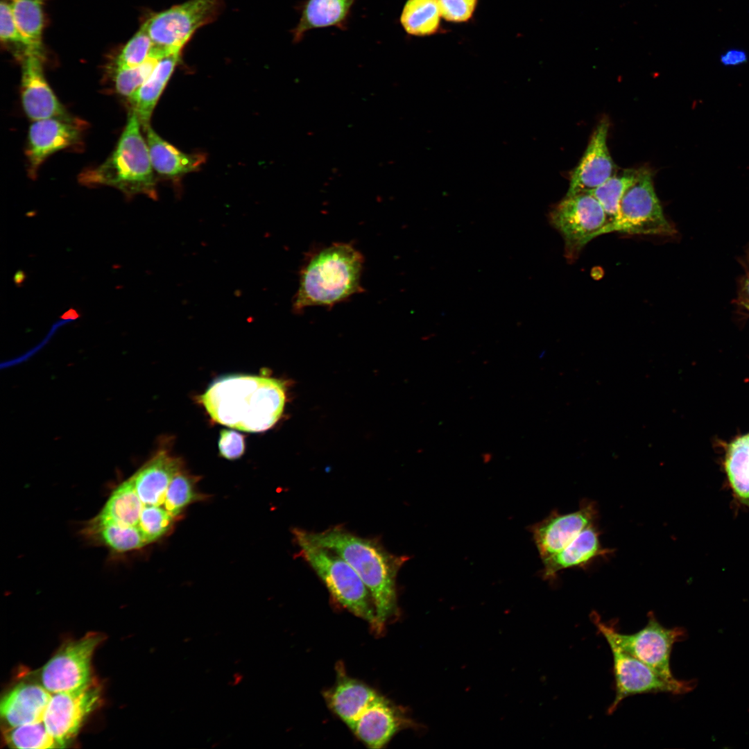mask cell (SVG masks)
<instances>
[{
    "instance_id": "cell-1",
    "label": "cell",
    "mask_w": 749,
    "mask_h": 749,
    "mask_svg": "<svg viewBox=\"0 0 749 749\" xmlns=\"http://www.w3.org/2000/svg\"><path fill=\"white\" fill-rule=\"evenodd\" d=\"M287 382L268 376L231 374L216 379L197 398L218 424L258 433L280 419L287 399Z\"/></svg>"
},
{
    "instance_id": "cell-2",
    "label": "cell",
    "mask_w": 749,
    "mask_h": 749,
    "mask_svg": "<svg viewBox=\"0 0 749 749\" xmlns=\"http://www.w3.org/2000/svg\"><path fill=\"white\" fill-rule=\"evenodd\" d=\"M302 532L311 542L337 553L357 573L371 594L381 631L397 612L396 578L408 558L393 554L377 540L358 536L338 526Z\"/></svg>"
},
{
    "instance_id": "cell-3",
    "label": "cell",
    "mask_w": 749,
    "mask_h": 749,
    "mask_svg": "<svg viewBox=\"0 0 749 749\" xmlns=\"http://www.w3.org/2000/svg\"><path fill=\"white\" fill-rule=\"evenodd\" d=\"M363 257L351 244L335 243L311 254L300 272L295 311L332 307L362 291Z\"/></svg>"
},
{
    "instance_id": "cell-4",
    "label": "cell",
    "mask_w": 749,
    "mask_h": 749,
    "mask_svg": "<svg viewBox=\"0 0 749 749\" xmlns=\"http://www.w3.org/2000/svg\"><path fill=\"white\" fill-rule=\"evenodd\" d=\"M140 121L132 110L114 150L99 166L84 171V185L113 187L127 197L144 194L156 198L155 182L148 147L140 131Z\"/></svg>"
},
{
    "instance_id": "cell-5",
    "label": "cell",
    "mask_w": 749,
    "mask_h": 749,
    "mask_svg": "<svg viewBox=\"0 0 749 749\" xmlns=\"http://www.w3.org/2000/svg\"><path fill=\"white\" fill-rule=\"evenodd\" d=\"M293 533L300 555L334 599L380 632L371 594L354 569L335 551L307 539L302 529L295 528Z\"/></svg>"
},
{
    "instance_id": "cell-6",
    "label": "cell",
    "mask_w": 749,
    "mask_h": 749,
    "mask_svg": "<svg viewBox=\"0 0 749 749\" xmlns=\"http://www.w3.org/2000/svg\"><path fill=\"white\" fill-rule=\"evenodd\" d=\"M590 619L607 643L614 644L623 652L648 666L666 680H680L672 673L670 657L674 644L685 637L686 631L684 628L664 627L653 612H648L646 626L632 634L619 632L614 623L604 622L594 611L591 613Z\"/></svg>"
},
{
    "instance_id": "cell-7",
    "label": "cell",
    "mask_w": 749,
    "mask_h": 749,
    "mask_svg": "<svg viewBox=\"0 0 749 749\" xmlns=\"http://www.w3.org/2000/svg\"><path fill=\"white\" fill-rule=\"evenodd\" d=\"M222 0H189L155 14L144 24L153 42L152 56L161 59L180 53L200 27L214 20Z\"/></svg>"
},
{
    "instance_id": "cell-8",
    "label": "cell",
    "mask_w": 749,
    "mask_h": 749,
    "mask_svg": "<svg viewBox=\"0 0 749 749\" xmlns=\"http://www.w3.org/2000/svg\"><path fill=\"white\" fill-rule=\"evenodd\" d=\"M614 232L664 236L676 233L664 214L655 193L653 173L649 169L639 168L636 179L622 195L618 218L610 233Z\"/></svg>"
},
{
    "instance_id": "cell-9",
    "label": "cell",
    "mask_w": 749,
    "mask_h": 749,
    "mask_svg": "<svg viewBox=\"0 0 749 749\" xmlns=\"http://www.w3.org/2000/svg\"><path fill=\"white\" fill-rule=\"evenodd\" d=\"M549 221L562 237L565 257L571 261L590 241L606 234L608 225L602 206L588 192L565 196L551 211Z\"/></svg>"
},
{
    "instance_id": "cell-10",
    "label": "cell",
    "mask_w": 749,
    "mask_h": 749,
    "mask_svg": "<svg viewBox=\"0 0 749 749\" xmlns=\"http://www.w3.org/2000/svg\"><path fill=\"white\" fill-rule=\"evenodd\" d=\"M608 644L612 655L615 695L608 708L612 714L627 697L636 694L670 693L682 694L691 691L694 680L670 682L648 666L621 651L614 644Z\"/></svg>"
},
{
    "instance_id": "cell-11",
    "label": "cell",
    "mask_w": 749,
    "mask_h": 749,
    "mask_svg": "<svg viewBox=\"0 0 749 749\" xmlns=\"http://www.w3.org/2000/svg\"><path fill=\"white\" fill-rule=\"evenodd\" d=\"M103 639L100 634L89 633L64 645L42 668V685L53 694L89 684L92 657Z\"/></svg>"
},
{
    "instance_id": "cell-12",
    "label": "cell",
    "mask_w": 749,
    "mask_h": 749,
    "mask_svg": "<svg viewBox=\"0 0 749 749\" xmlns=\"http://www.w3.org/2000/svg\"><path fill=\"white\" fill-rule=\"evenodd\" d=\"M100 689L90 682L82 688L51 694L43 722L59 747L74 737L100 699Z\"/></svg>"
},
{
    "instance_id": "cell-13",
    "label": "cell",
    "mask_w": 749,
    "mask_h": 749,
    "mask_svg": "<svg viewBox=\"0 0 749 749\" xmlns=\"http://www.w3.org/2000/svg\"><path fill=\"white\" fill-rule=\"evenodd\" d=\"M598 518L596 502L583 499L577 510L562 514L553 510L528 529L543 560L564 549L585 528L597 522Z\"/></svg>"
},
{
    "instance_id": "cell-14",
    "label": "cell",
    "mask_w": 749,
    "mask_h": 749,
    "mask_svg": "<svg viewBox=\"0 0 749 749\" xmlns=\"http://www.w3.org/2000/svg\"><path fill=\"white\" fill-rule=\"evenodd\" d=\"M83 127V123L76 118L34 121L29 128L25 151L29 177H37L39 168L50 155L78 144Z\"/></svg>"
},
{
    "instance_id": "cell-15",
    "label": "cell",
    "mask_w": 749,
    "mask_h": 749,
    "mask_svg": "<svg viewBox=\"0 0 749 749\" xmlns=\"http://www.w3.org/2000/svg\"><path fill=\"white\" fill-rule=\"evenodd\" d=\"M43 52L28 51L21 58V95L23 108L33 121L49 118L71 119L47 83L43 71Z\"/></svg>"
},
{
    "instance_id": "cell-16",
    "label": "cell",
    "mask_w": 749,
    "mask_h": 749,
    "mask_svg": "<svg viewBox=\"0 0 749 749\" xmlns=\"http://www.w3.org/2000/svg\"><path fill=\"white\" fill-rule=\"evenodd\" d=\"M609 127L607 117L596 126L582 158L571 172L567 196L589 192L617 173L607 144Z\"/></svg>"
},
{
    "instance_id": "cell-17",
    "label": "cell",
    "mask_w": 749,
    "mask_h": 749,
    "mask_svg": "<svg viewBox=\"0 0 749 749\" xmlns=\"http://www.w3.org/2000/svg\"><path fill=\"white\" fill-rule=\"evenodd\" d=\"M600 535L597 522L588 526L561 551L542 560L541 577L553 583L565 569H585L596 560L609 557L614 550L603 546Z\"/></svg>"
},
{
    "instance_id": "cell-18",
    "label": "cell",
    "mask_w": 749,
    "mask_h": 749,
    "mask_svg": "<svg viewBox=\"0 0 749 749\" xmlns=\"http://www.w3.org/2000/svg\"><path fill=\"white\" fill-rule=\"evenodd\" d=\"M182 469L184 464L180 458L171 454L167 449H160L130 476L128 479L143 508L162 506L171 480Z\"/></svg>"
},
{
    "instance_id": "cell-19",
    "label": "cell",
    "mask_w": 749,
    "mask_h": 749,
    "mask_svg": "<svg viewBox=\"0 0 749 749\" xmlns=\"http://www.w3.org/2000/svg\"><path fill=\"white\" fill-rule=\"evenodd\" d=\"M408 721L402 711L380 696L350 728L368 747H384Z\"/></svg>"
},
{
    "instance_id": "cell-20",
    "label": "cell",
    "mask_w": 749,
    "mask_h": 749,
    "mask_svg": "<svg viewBox=\"0 0 749 749\" xmlns=\"http://www.w3.org/2000/svg\"><path fill=\"white\" fill-rule=\"evenodd\" d=\"M51 696L42 685L20 683L1 699V716L9 727L43 721Z\"/></svg>"
},
{
    "instance_id": "cell-21",
    "label": "cell",
    "mask_w": 749,
    "mask_h": 749,
    "mask_svg": "<svg viewBox=\"0 0 749 749\" xmlns=\"http://www.w3.org/2000/svg\"><path fill=\"white\" fill-rule=\"evenodd\" d=\"M381 695L371 687L345 676L325 694L332 710L350 728Z\"/></svg>"
},
{
    "instance_id": "cell-22",
    "label": "cell",
    "mask_w": 749,
    "mask_h": 749,
    "mask_svg": "<svg viewBox=\"0 0 749 749\" xmlns=\"http://www.w3.org/2000/svg\"><path fill=\"white\" fill-rule=\"evenodd\" d=\"M180 53L161 58L147 80L128 98L132 110L146 130L156 103L169 80L178 60Z\"/></svg>"
},
{
    "instance_id": "cell-23",
    "label": "cell",
    "mask_w": 749,
    "mask_h": 749,
    "mask_svg": "<svg viewBox=\"0 0 749 749\" xmlns=\"http://www.w3.org/2000/svg\"><path fill=\"white\" fill-rule=\"evenodd\" d=\"M355 0H307L300 21L293 31L294 42H300L309 30L336 26L343 28Z\"/></svg>"
},
{
    "instance_id": "cell-24",
    "label": "cell",
    "mask_w": 749,
    "mask_h": 749,
    "mask_svg": "<svg viewBox=\"0 0 749 749\" xmlns=\"http://www.w3.org/2000/svg\"><path fill=\"white\" fill-rule=\"evenodd\" d=\"M145 130L151 164L157 173L175 176L193 171L204 162V156L180 151L160 137L150 126Z\"/></svg>"
},
{
    "instance_id": "cell-25",
    "label": "cell",
    "mask_w": 749,
    "mask_h": 749,
    "mask_svg": "<svg viewBox=\"0 0 749 749\" xmlns=\"http://www.w3.org/2000/svg\"><path fill=\"white\" fill-rule=\"evenodd\" d=\"M724 468L734 496L749 508V433L728 445Z\"/></svg>"
},
{
    "instance_id": "cell-26",
    "label": "cell",
    "mask_w": 749,
    "mask_h": 749,
    "mask_svg": "<svg viewBox=\"0 0 749 749\" xmlns=\"http://www.w3.org/2000/svg\"><path fill=\"white\" fill-rule=\"evenodd\" d=\"M440 15L438 0H408L400 21L408 34L424 36L436 32Z\"/></svg>"
},
{
    "instance_id": "cell-27",
    "label": "cell",
    "mask_w": 749,
    "mask_h": 749,
    "mask_svg": "<svg viewBox=\"0 0 749 749\" xmlns=\"http://www.w3.org/2000/svg\"><path fill=\"white\" fill-rule=\"evenodd\" d=\"M638 169H625L616 173L596 189L589 191L601 204L608 218L606 234L610 233L618 218L620 199L626 189L635 181Z\"/></svg>"
},
{
    "instance_id": "cell-28",
    "label": "cell",
    "mask_w": 749,
    "mask_h": 749,
    "mask_svg": "<svg viewBox=\"0 0 749 749\" xmlns=\"http://www.w3.org/2000/svg\"><path fill=\"white\" fill-rule=\"evenodd\" d=\"M10 5L21 35L33 50L42 52V0H11Z\"/></svg>"
},
{
    "instance_id": "cell-29",
    "label": "cell",
    "mask_w": 749,
    "mask_h": 749,
    "mask_svg": "<svg viewBox=\"0 0 749 749\" xmlns=\"http://www.w3.org/2000/svg\"><path fill=\"white\" fill-rule=\"evenodd\" d=\"M198 481V476L190 474L184 469L180 470L168 487L163 507L175 517L188 505L205 499V496L197 491Z\"/></svg>"
},
{
    "instance_id": "cell-30",
    "label": "cell",
    "mask_w": 749,
    "mask_h": 749,
    "mask_svg": "<svg viewBox=\"0 0 749 749\" xmlns=\"http://www.w3.org/2000/svg\"><path fill=\"white\" fill-rule=\"evenodd\" d=\"M5 739L8 744L17 748L46 749L58 746L43 721L10 727L5 733Z\"/></svg>"
},
{
    "instance_id": "cell-31",
    "label": "cell",
    "mask_w": 749,
    "mask_h": 749,
    "mask_svg": "<svg viewBox=\"0 0 749 749\" xmlns=\"http://www.w3.org/2000/svg\"><path fill=\"white\" fill-rule=\"evenodd\" d=\"M173 518L162 506H146L141 511L137 529L148 544L160 538L171 529Z\"/></svg>"
},
{
    "instance_id": "cell-32",
    "label": "cell",
    "mask_w": 749,
    "mask_h": 749,
    "mask_svg": "<svg viewBox=\"0 0 749 749\" xmlns=\"http://www.w3.org/2000/svg\"><path fill=\"white\" fill-rule=\"evenodd\" d=\"M153 42L145 26L130 40L115 60V70L134 67L153 57Z\"/></svg>"
},
{
    "instance_id": "cell-33",
    "label": "cell",
    "mask_w": 749,
    "mask_h": 749,
    "mask_svg": "<svg viewBox=\"0 0 749 749\" xmlns=\"http://www.w3.org/2000/svg\"><path fill=\"white\" fill-rule=\"evenodd\" d=\"M159 60L150 57L138 66L115 70L114 80L117 93L129 98L150 76Z\"/></svg>"
},
{
    "instance_id": "cell-34",
    "label": "cell",
    "mask_w": 749,
    "mask_h": 749,
    "mask_svg": "<svg viewBox=\"0 0 749 749\" xmlns=\"http://www.w3.org/2000/svg\"><path fill=\"white\" fill-rule=\"evenodd\" d=\"M0 38L4 43H12L21 46L24 50L23 55L28 51H36L31 49L27 40L20 33L15 21L10 3L4 1H1L0 4Z\"/></svg>"
},
{
    "instance_id": "cell-35",
    "label": "cell",
    "mask_w": 749,
    "mask_h": 749,
    "mask_svg": "<svg viewBox=\"0 0 749 749\" xmlns=\"http://www.w3.org/2000/svg\"><path fill=\"white\" fill-rule=\"evenodd\" d=\"M477 0H438L441 15L447 21H465L472 15Z\"/></svg>"
},
{
    "instance_id": "cell-36",
    "label": "cell",
    "mask_w": 749,
    "mask_h": 749,
    "mask_svg": "<svg viewBox=\"0 0 749 749\" xmlns=\"http://www.w3.org/2000/svg\"><path fill=\"white\" fill-rule=\"evenodd\" d=\"M220 454L228 460L239 458L245 452V437L243 434L229 429L220 432L218 442Z\"/></svg>"
},
{
    "instance_id": "cell-37",
    "label": "cell",
    "mask_w": 749,
    "mask_h": 749,
    "mask_svg": "<svg viewBox=\"0 0 749 749\" xmlns=\"http://www.w3.org/2000/svg\"><path fill=\"white\" fill-rule=\"evenodd\" d=\"M748 60L747 53L737 48L728 49L720 55V62L725 67H737L746 63Z\"/></svg>"
},
{
    "instance_id": "cell-38",
    "label": "cell",
    "mask_w": 749,
    "mask_h": 749,
    "mask_svg": "<svg viewBox=\"0 0 749 749\" xmlns=\"http://www.w3.org/2000/svg\"><path fill=\"white\" fill-rule=\"evenodd\" d=\"M743 304L745 307L749 306V275L746 277L743 285Z\"/></svg>"
},
{
    "instance_id": "cell-39",
    "label": "cell",
    "mask_w": 749,
    "mask_h": 749,
    "mask_svg": "<svg viewBox=\"0 0 749 749\" xmlns=\"http://www.w3.org/2000/svg\"><path fill=\"white\" fill-rule=\"evenodd\" d=\"M242 678H243V676L240 673L234 674L235 681L233 682L232 685H235L236 684L239 683V682L241 680Z\"/></svg>"
},
{
    "instance_id": "cell-40",
    "label": "cell",
    "mask_w": 749,
    "mask_h": 749,
    "mask_svg": "<svg viewBox=\"0 0 749 749\" xmlns=\"http://www.w3.org/2000/svg\"><path fill=\"white\" fill-rule=\"evenodd\" d=\"M746 307L749 309V306H747Z\"/></svg>"
}]
</instances>
